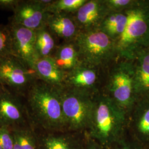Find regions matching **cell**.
<instances>
[{"mask_svg":"<svg viewBox=\"0 0 149 149\" xmlns=\"http://www.w3.org/2000/svg\"><path fill=\"white\" fill-rule=\"evenodd\" d=\"M28 126L32 125L24 98L0 85V127L14 129Z\"/></svg>","mask_w":149,"mask_h":149,"instance_id":"obj_8","label":"cell"},{"mask_svg":"<svg viewBox=\"0 0 149 149\" xmlns=\"http://www.w3.org/2000/svg\"><path fill=\"white\" fill-rule=\"evenodd\" d=\"M90 67L80 64L66 74L65 85L79 89L90 90L97 80L95 70Z\"/></svg>","mask_w":149,"mask_h":149,"instance_id":"obj_18","label":"cell"},{"mask_svg":"<svg viewBox=\"0 0 149 149\" xmlns=\"http://www.w3.org/2000/svg\"><path fill=\"white\" fill-rule=\"evenodd\" d=\"M52 2L50 0H20L13 11L9 23L36 31L45 26L49 14L47 8Z\"/></svg>","mask_w":149,"mask_h":149,"instance_id":"obj_9","label":"cell"},{"mask_svg":"<svg viewBox=\"0 0 149 149\" xmlns=\"http://www.w3.org/2000/svg\"><path fill=\"white\" fill-rule=\"evenodd\" d=\"M12 129L22 149H39L37 135L34 132V127L28 126Z\"/></svg>","mask_w":149,"mask_h":149,"instance_id":"obj_20","label":"cell"},{"mask_svg":"<svg viewBox=\"0 0 149 149\" xmlns=\"http://www.w3.org/2000/svg\"><path fill=\"white\" fill-rule=\"evenodd\" d=\"M131 60L136 96L138 100L149 96V48L139 50Z\"/></svg>","mask_w":149,"mask_h":149,"instance_id":"obj_13","label":"cell"},{"mask_svg":"<svg viewBox=\"0 0 149 149\" xmlns=\"http://www.w3.org/2000/svg\"><path fill=\"white\" fill-rule=\"evenodd\" d=\"M33 70L38 80L57 88L65 85L66 74L58 66L52 56L38 59Z\"/></svg>","mask_w":149,"mask_h":149,"instance_id":"obj_15","label":"cell"},{"mask_svg":"<svg viewBox=\"0 0 149 149\" xmlns=\"http://www.w3.org/2000/svg\"><path fill=\"white\" fill-rule=\"evenodd\" d=\"M14 135L12 129L0 127V145L3 149H13Z\"/></svg>","mask_w":149,"mask_h":149,"instance_id":"obj_24","label":"cell"},{"mask_svg":"<svg viewBox=\"0 0 149 149\" xmlns=\"http://www.w3.org/2000/svg\"><path fill=\"white\" fill-rule=\"evenodd\" d=\"M31 125L46 132H65L59 88L38 79L24 97Z\"/></svg>","mask_w":149,"mask_h":149,"instance_id":"obj_1","label":"cell"},{"mask_svg":"<svg viewBox=\"0 0 149 149\" xmlns=\"http://www.w3.org/2000/svg\"><path fill=\"white\" fill-rule=\"evenodd\" d=\"M20 0H0V10L13 11Z\"/></svg>","mask_w":149,"mask_h":149,"instance_id":"obj_27","label":"cell"},{"mask_svg":"<svg viewBox=\"0 0 149 149\" xmlns=\"http://www.w3.org/2000/svg\"><path fill=\"white\" fill-rule=\"evenodd\" d=\"M108 95L119 106L130 114L138 98L134 81V69L132 60L120 63L113 70L109 81Z\"/></svg>","mask_w":149,"mask_h":149,"instance_id":"obj_6","label":"cell"},{"mask_svg":"<svg viewBox=\"0 0 149 149\" xmlns=\"http://www.w3.org/2000/svg\"><path fill=\"white\" fill-rule=\"evenodd\" d=\"M127 117V113L108 95H97L90 125L85 132L107 149L125 136Z\"/></svg>","mask_w":149,"mask_h":149,"instance_id":"obj_2","label":"cell"},{"mask_svg":"<svg viewBox=\"0 0 149 149\" xmlns=\"http://www.w3.org/2000/svg\"><path fill=\"white\" fill-rule=\"evenodd\" d=\"M11 34L12 55L32 68L38 59L36 31L21 26L8 24Z\"/></svg>","mask_w":149,"mask_h":149,"instance_id":"obj_10","label":"cell"},{"mask_svg":"<svg viewBox=\"0 0 149 149\" xmlns=\"http://www.w3.org/2000/svg\"><path fill=\"white\" fill-rule=\"evenodd\" d=\"M106 149H136L133 144L129 141L125 136L116 143Z\"/></svg>","mask_w":149,"mask_h":149,"instance_id":"obj_26","label":"cell"},{"mask_svg":"<svg viewBox=\"0 0 149 149\" xmlns=\"http://www.w3.org/2000/svg\"><path fill=\"white\" fill-rule=\"evenodd\" d=\"M110 12L105 0H87L72 16L80 32L87 31L99 28Z\"/></svg>","mask_w":149,"mask_h":149,"instance_id":"obj_11","label":"cell"},{"mask_svg":"<svg viewBox=\"0 0 149 149\" xmlns=\"http://www.w3.org/2000/svg\"><path fill=\"white\" fill-rule=\"evenodd\" d=\"M38 80L34 71L13 55L0 60V85L24 97Z\"/></svg>","mask_w":149,"mask_h":149,"instance_id":"obj_7","label":"cell"},{"mask_svg":"<svg viewBox=\"0 0 149 149\" xmlns=\"http://www.w3.org/2000/svg\"><path fill=\"white\" fill-rule=\"evenodd\" d=\"M52 57L58 66L66 74L81 64L74 41L58 45Z\"/></svg>","mask_w":149,"mask_h":149,"instance_id":"obj_17","label":"cell"},{"mask_svg":"<svg viewBox=\"0 0 149 149\" xmlns=\"http://www.w3.org/2000/svg\"><path fill=\"white\" fill-rule=\"evenodd\" d=\"M111 12H123L135 5L138 0H105Z\"/></svg>","mask_w":149,"mask_h":149,"instance_id":"obj_23","label":"cell"},{"mask_svg":"<svg viewBox=\"0 0 149 149\" xmlns=\"http://www.w3.org/2000/svg\"><path fill=\"white\" fill-rule=\"evenodd\" d=\"M128 20L122 35L116 42L117 54L131 60L139 50L149 48V1H139L125 11Z\"/></svg>","mask_w":149,"mask_h":149,"instance_id":"obj_3","label":"cell"},{"mask_svg":"<svg viewBox=\"0 0 149 149\" xmlns=\"http://www.w3.org/2000/svg\"><path fill=\"white\" fill-rule=\"evenodd\" d=\"M130 113H132V128L135 135L141 141H148L149 96L139 98Z\"/></svg>","mask_w":149,"mask_h":149,"instance_id":"obj_16","label":"cell"},{"mask_svg":"<svg viewBox=\"0 0 149 149\" xmlns=\"http://www.w3.org/2000/svg\"><path fill=\"white\" fill-rule=\"evenodd\" d=\"M37 138L39 149H82L83 139L72 132H46Z\"/></svg>","mask_w":149,"mask_h":149,"instance_id":"obj_14","label":"cell"},{"mask_svg":"<svg viewBox=\"0 0 149 149\" xmlns=\"http://www.w3.org/2000/svg\"><path fill=\"white\" fill-rule=\"evenodd\" d=\"M65 132H85L89 128L95 108V96L90 90L64 85L59 88Z\"/></svg>","mask_w":149,"mask_h":149,"instance_id":"obj_4","label":"cell"},{"mask_svg":"<svg viewBox=\"0 0 149 149\" xmlns=\"http://www.w3.org/2000/svg\"><path fill=\"white\" fill-rule=\"evenodd\" d=\"M56 38L45 26L36 31V50L38 58L52 56L58 47Z\"/></svg>","mask_w":149,"mask_h":149,"instance_id":"obj_19","label":"cell"},{"mask_svg":"<svg viewBox=\"0 0 149 149\" xmlns=\"http://www.w3.org/2000/svg\"><path fill=\"white\" fill-rule=\"evenodd\" d=\"M45 26L55 37L63 39L64 42L74 41L80 32L74 18L68 13H49Z\"/></svg>","mask_w":149,"mask_h":149,"instance_id":"obj_12","label":"cell"},{"mask_svg":"<svg viewBox=\"0 0 149 149\" xmlns=\"http://www.w3.org/2000/svg\"><path fill=\"white\" fill-rule=\"evenodd\" d=\"M74 42L81 64L92 68L108 63L117 54L115 41L98 28L81 31Z\"/></svg>","mask_w":149,"mask_h":149,"instance_id":"obj_5","label":"cell"},{"mask_svg":"<svg viewBox=\"0 0 149 149\" xmlns=\"http://www.w3.org/2000/svg\"><path fill=\"white\" fill-rule=\"evenodd\" d=\"M82 149H106L95 140L91 138L88 135L84 132V138L82 140Z\"/></svg>","mask_w":149,"mask_h":149,"instance_id":"obj_25","label":"cell"},{"mask_svg":"<svg viewBox=\"0 0 149 149\" xmlns=\"http://www.w3.org/2000/svg\"><path fill=\"white\" fill-rule=\"evenodd\" d=\"M12 55L11 34L8 24H0V60Z\"/></svg>","mask_w":149,"mask_h":149,"instance_id":"obj_22","label":"cell"},{"mask_svg":"<svg viewBox=\"0 0 149 149\" xmlns=\"http://www.w3.org/2000/svg\"><path fill=\"white\" fill-rule=\"evenodd\" d=\"M87 0H56L48 6L50 13H64L71 14L77 11Z\"/></svg>","mask_w":149,"mask_h":149,"instance_id":"obj_21","label":"cell"}]
</instances>
